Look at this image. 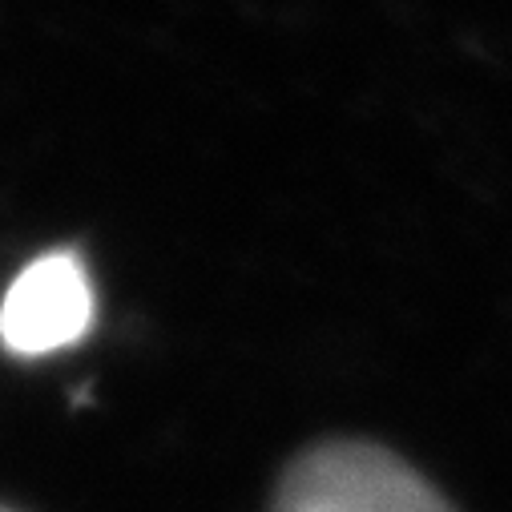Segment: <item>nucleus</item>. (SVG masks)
Here are the masks:
<instances>
[{
	"instance_id": "obj_1",
	"label": "nucleus",
	"mask_w": 512,
	"mask_h": 512,
	"mask_svg": "<svg viewBox=\"0 0 512 512\" xmlns=\"http://www.w3.org/2000/svg\"><path fill=\"white\" fill-rule=\"evenodd\" d=\"M271 512H452L448 500L400 456L335 440L299 456Z\"/></svg>"
},
{
	"instance_id": "obj_2",
	"label": "nucleus",
	"mask_w": 512,
	"mask_h": 512,
	"mask_svg": "<svg viewBox=\"0 0 512 512\" xmlns=\"http://www.w3.org/2000/svg\"><path fill=\"white\" fill-rule=\"evenodd\" d=\"M93 323V287L73 250L29 263L0 303V343L13 355H53L73 347Z\"/></svg>"
},
{
	"instance_id": "obj_3",
	"label": "nucleus",
	"mask_w": 512,
	"mask_h": 512,
	"mask_svg": "<svg viewBox=\"0 0 512 512\" xmlns=\"http://www.w3.org/2000/svg\"><path fill=\"white\" fill-rule=\"evenodd\" d=\"M0 512H13V508H0Z\"/></svg>"
}]
</instances>
